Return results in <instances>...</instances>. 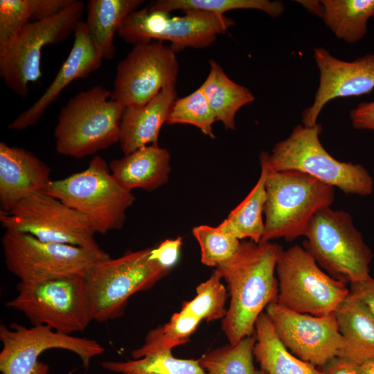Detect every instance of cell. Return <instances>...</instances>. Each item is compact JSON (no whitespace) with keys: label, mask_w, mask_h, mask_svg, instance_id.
I'll use <instances>...</instances> for the list:
<instances>
[{"label":"cell","mask_w":374,"mask_h":374,"mask_svg":"<svg viewBox=\"0 0 374 374\" xmlns=\"http://www.w3.org/2000/svg\"><path fill=\"white\" fill-rule=\"evenodd\" d=\"M322 19L337 37L348 43L367 33L368 19L374 17V0H321Z\"/></svg>","instance_id":"27"},{"label":"cell","mask_w":374,"mask_h":374,"mask_svg":"<svg viewBox=\"0 0 374 374\" xmlns=\"http://www.w3.org/2000/svg\"><path fill=\"white\" fill-rule=\"evenodd\" d=\"M216 121L206 98L198 88L191 93L175 100L166 123L191 125L199 128L206 136L214 139L213 125Z\"/></svg>","instance_id":"34"},{"label":"cell","mask_w":374,"mask_h":374,"mask_svg":"<svg viewBox=\"0 0 374 374\" xmlns=\"http://www.w3.org/2000/svg\"><path fill=\"white\" fill-rule=\"evenodd\" d=\"M265 313L282 343L299 359L317 367L337 356L341 336L335 312L314 316L273 303Z\"/></svg>","instance_id":"16"},{"label":"cell","mask_w":374,"mask_h":374,"mask_svg":"<svg viewBox=\"0 0 374 374\" xmlns=\"http://www.w3.org/2000/svg\"><path fill=\"white\" fill-rule=\"evenodd\" d=\"M177 98L176 87L172 84L143 106L125 108L118 139L124 154L149 145H158L161 128L166 123Z\"/></svg>","instance_id":"20"},{"label":"cell","mask_w":374,"mask_h":374,"mask_svg":"<svg viewBox=\"0 0 374 374\" xmlns=\"http://www.w3.org/2000/svg\"><path fill=\"white\" fill-rule=\"evenodd\" d=\"M152 248L130 251L101 260L84 273L93 321L107 322L121 317L129 299L153 287L170 271L150 258Z\"/></svg>","instance_id":"5"},{"label":"cell","mask_w":374,"mask_h":374,"mask_svg":"<svg viewBox=\"0 0 374 374\" xmlns=\"http://www.w3.org/2000/svg\"><path fill=\"white\" fill-rule=\"evenodd\" d=\"M265 186V231L260 243L304 236L314 215L330 207L335 199L334 187L295 170L268 168Z\"/></svg>","instance_id":"4"},{"label":"cell","mask_w":374,"mask_h":374,"mask_svg":"<svg viewBox=\"0 0 374 374\" xmlns=\"http://www.w3.org/2000/svg\"><path fill=\"white\" fill-rule=\"evenodd\" d=\"M110 96V90L96 85L61 107L54 130L59 154L81 159L118 142L125 107Z\"/></svg>","instance_id":"3"},{"label":"cell","mask_w":374,"mask_h":374,"mask_svg":"<svg viewBox=\"0 0 374 374\" xmlns=\"http://www.w3.org/2000/svg\"><path fill=\"white\" fill-rule=\"evenodd\" d=\"M51 168L31 152L0 143V211L9 212L29 195L44 191Z\"/></svg>","instance_id":"19"},{"label":"cell","mask_w":374,"mask_h":374,"mask_svg":"<svg viewBox=\"0 0 374 374\" xmlns=\"http://www.w3.org/2000/svg\"><path fill=\"white\" fill-rule=\"evenodd\" d=\"M355 129L374 130V101L362 103L350 112Z\"/></svg>","instance_id":"38"},{"label":"cell","mask_w":374,"mask_h":374,"mask_svg":"<svg viewBox=\"0 0 374 374\" xmlns=\"http://www.w3.org/2000/svg\"><path fill=\"white\" fill-rule=\"evenodd\" d=\"M208 74L199 87L217 121L226 130H235V117L244 106L253 103L255 97L247 87L233 81L214 60H209Z\"/></svg>","instance_id":"25"},{"label":"cell","mask_w":374,"mask_h":374,"mask_svg":"<svg viewBox=\"0 0 374 374\" xmlns=\"http://www.w3.org/2000/svg\"><path fill=\"white\" fill-rule=\"evenodd\" d=\"M310 12L322 18L323 7L321 1H297Z\"/></svg>","instance_id":"41"},{"label":"cell","mask_w":374,"mask_h":374,"mask_svg":"<svg viewBox=\"0 0 374 374\" xmlns=\"http://www.w3.org/2000/svg\"><path fill=\"white\" fill-rule=\"evenodd\" d=\"M143 0H89L87 3L88 33L103 59L115 55L114 39L127 17L139 9Z\"/></svg>","instance_id":"24"},{"label":"cell","mask_w":374,"mask_h":374,"mask_svg":"<svg viewBox=\"0 0 374 374\" xmlns=\"http://www.w3.org/2000/svg\"><path fill=\"white\" fill-rule=\"evenodd\" d=\"M217 269L196 288V296L185 301L181 310L207 322L223 319L226 314V290Z\"/></svg>","instance_id":"32"},{"label":"cell","mask_w":374,"mask_h":374,"mask_svg":"<svg viewBox=\"0 0 374 374\" xmlns=\"http://www.w3.org/2000/svg\"><path fill=\"white\" fill-rule=\"evenodd\" d=\"M322 125H298L270 153L262 152L268 168L274 171L295 170L337 187L346 194L370 195L374 181L361 164L340 161L324 148L319 139Z\"/></svg>","instance_id":"2"},{"label":"cell","mask_w":374,"mask_h":374,"mask_svg":"<svg viewBox=\"0 0 374 374\" xmlns=\"http://www.w3.org/2000/svg\"><path fill=\"white\" fill-rule=\"evenodd\" d=\"M350 294L359 300L374 317V278L350 284Z\"/></svg>","instance_id":"40"},{"label":"cell","mask_w":374,"mask_h":374,"mask_svg":"<svg viewBox=\"0 0 374 374\" xmlns=\"http://www.w3.org/2000/svg\"><path fill=\"white\" fill-rule=\"evenodd\" d=\"M319 84L311 106L302 114L303 125L312 126L323 107L336 98L358 96L374 89V54L351 62L341 60L322 47L314 49Z\"/></svg>","instance_id":"17"},{"label":"cell","mask_w":374,"mask_h":374,"mask_svg":"<svg viewBox=\"0 0 374 374\" xmlns=\"http://www.w3.org/2000/svg\"><path fill=\"white\" fill-rule=\"evenodd\" d=\"M84 4L74 0L51 19L31 21L12 39L0 44V77L17 95L26 98L28 84L42 76V48L65 40L81 21Z\"/></svg>","instance_id":"10"},{"label":"cell","mask_w":374,"mask_h":374,"mask_svg":"<svg viewBox=\"0 0 374 374\" xmlns=\"http://www.w3.org/2000/svg\"><path fill=\"white\" fill-rule=\"evenodd\" d=\"M360 374H374V358L360 364Z\"/></svg>","instance_id":"42"},{"label":"cell","mask_w":374,"mask_h":374,"mask_svg":"<svg viewBox=\"0 0 374 374\" xmlns=\"http://www.w3.org/2000/svg\"><path fill=\"white\" fill-rule=\"evenodd\" d=\"M44 192L87 216L100 234L121 229L135 200L132 192L115 180L100 156H95L84 170L51 180Z\"/></svg>","instance_id":"6"},{"label":"cell","mask_w":374,"mask_h":374,"mask_svg":"<svg viewBox=\"0 0 374 374\" xmlns=\"http://www.w3.org/2000/svg\"><path fill=\"white\" fill-rule=\"evenodd\" d=\"M1 226L38 240L86 249L100 248L89 218L42 191L19 202L10 211H0Z\"/></svg>","instance_id":"11"},{"label":"cell","mask_w":374,"mask_h":374,"mask_svg":"<svg viewBox=\"0 0 374 374\" xmlns=\"http://www.w3.org/2000/svg\"><path fill=\"white\" fill-rule=\"evenodd\" d=\"M31 16L28 0H1L0 44L15 38L31 22Z\"/></svg>","instance_id":"35"},{"label":"cell","mask_w":374,"mask_h":374,"mask_svg":"<svg viewBox=\"0 0 374 374\" xmlns=\"http://www.w3.org/2000/svg\"><path fill=\"white\" fill-rule=\"evenodd\" d=\"M201 320L183 310L173 314L170 321L149 331L143 344L132 352V359H139L148 354L172 350L186 344L197 330Z\"/></svg>","instance_id":"30"},{"label":"cell","mask_w":374,"mask_h":374,"mask_svg":"<svg viewBox=\"0 0 374 374\" xmlns=\"http://www.w3.org/2000/svg\"><path fill=\"white\" fill-rule=\"evenodd\" d=\"M256 332L235 344L215 348L199 359L201 366L208 374H265L253 364Z\"/></svg>","instance_id":"29"},{"label":"cell","mask_w":374,"mask_h":374,"mask_svg":"<svg viewBox=\"0 0 374 374\" xmlns=\"http://www.w3.org/2000/svg\"><path fill=\"white\" fill-rule=\"evenodd\" d=\"M74 0H28L31 9V21L51 19L67 9Z\"/></svg>","instance_id":"36"},{"label":"cell","mask_w":374,"mask_h":374,"mask_svg":"<svg viewBox=\"0 0 374 374\" xmlns=\"http://www.w3.org/2000/svg\"><path fill=\"white\" fill-rule=\"evenodd\" d=\"M176 53L161 41L134 46L118 62L110 99L125 107L145 105L163 88L176 84Z\"/></svg>","instance_id":"15"},{"label":"cell","mask_w":374,"mask_h":374,"mask_svg":"<svg viewBox=\"0 0 374 374\" xmlns=\"http://www.w3.org/2000/svg\"><path fill=\"white\" fill-rule=\"evenodd\" d=\"M341 346L337 356L361 364L374 358V317L350 294L335 312Z\"/></svg>","instance_id":"22"},{"label":"cell","mask_w":374,"mask_h":374,"mask_svg":"<svg viewBox=\"0 0 374 374\" xmlns=\"http://www.w3.org/2000/svg\"><path fill=\"white\" fill-rule=\"evenodd\" d=\"M304 236L303 247L332 277L350 284L371 277V250L350 213L323 208L312 217Z\"/></svg>","instance_id":"7"},{"label":"cell","mask_w":374,"mask_h":374,"mask_svg":"<svg viewBox=\"0 0 374 374\" xmlns=\"http://www.w3.org/2000/svg\"><path fill=\"white\" fill-rule=\"evenodd\" d=\"M17 290L6 305L23 313L33 326L71 335L83 331L93 321L84 274L19 281Z\"/></svg>","instance_id":"8"},{"label":"cell","mask_w":374,"mask_h":374,"mask_svg":"<svg viewBox=\"0 0 374 374\" xmlns=\"http://www.w3.org/2000/svg\"><path fill=\"white\" fill-rule=\"evenodd\" d=\"M182 238L167 239L158 247L152 248L150 258L168 269H170L178 260Z\"/></svg>","instance_id":"37"},{"label":"cell","mask_w":374,"mask_h":374,"mask_svg":"<svg viewBox=\"0 0 374 374\" xmlns=\"http://www.w3.org/2000/svg\"><path fill=\"white\" fill-rule=\"evenodd\" d=\"M182 16L153 11L148 6L130 13L118 35L134 46L153 41H168L175 53L186 48L211 46L217 36L235 24L233 19L201 10L184 11Z\"/></svg>","instance_id":"12"},{"label":"cell","mask_w":374,"mask_h":374,"mask_svg":"<svg viewBox=\"0 0 374 374\" xmlns=\"http://www.w3.org/2000/svg\"><path fill=\"white\" fill-rule=\"evenodd\" d=\"M253 355L265 374H322L315 366L293 355L282 343L267 314L258 318Z\"/></svg>","instance_id":"23"},{"label":"cell","mask_w":374,"mask_h":374,"mask_svg":"<svg viewBox=\"0 0 374 374\" xmlns=\"http://www.w3.org/2000/svg\"><path fill=\"white\" fill-rule=\"evenodd\" d=\"M277 303L303 314L334 313L348 297L346 283L324 272L304 248L294 245L283 250L277 261Z\"/></svg>","instance_id":"9"},{"label":"cell","mask_w":374,"mask_h":374,"mask_svg":"<svg viewBox=\"0 0 374 374\" xmlns=\"http://www.w3.org/2000/svg\"><path fill=\"white\" fill-rule=\"evenodd\" d=\"M101 366L121 374H208L199 359L177 358L172 350L156 352L125 361H105Z\"/></svg>","instance_id":"28"},{"label":"cell","mask_w":374,"mask_h":374,"mask_svg":"<svg viewBox=\"0 0 374 374\" xmlns=\"http://www.w3.org/2000/svg\"><path fill=\"white\" fill-rule=\"evenodd\" d=\"M322 374H360V364L336 356L321 366Z\"/></svg>","instance_id":"39"},{"label":"cell","mask_w":374,"mask_h":374,"mask_svg":"<svg viewBox=\"0 0 374 374\" xmlns=\"http://www.w3.org/2000/svg\"><path fill=\"white\" fill-rule=\"evenodd\" d=\"M201 251V262L217 267L230 259L238 250L241 242L220 224L216 226L202 224L192 229Z\"/></svg>","instance_id":"33"},{"label":"cell","mask_w":374,"mask_h":374,"mask_svg":"<svg viewBox=\"0 0 374 374\" xmlns=\"http://www.w3.org/2000/svg\"><path fill=\"white\" fill-rule=\"evenodd\" d=\"M73 33L70 53L51 83L28 109L8 125L9 130H21L35 125L67 85L100 68L104 59L89 36L85 21H80Z\"/></svg>","instance_id":"18"},{"label":"cell","mask_w":374,"mask_h":374,"mask_svg":"<svg viewBox=\"0 0 374 374\" xmlns=\"http://www.w3.org/2000/svg\"><path fill=\"white\" fill-rule=\"evenodd\" d=\"M1 374H50L47 364L39 355L50 349H62L76 354L87 369L93 358L100 355L104 348L96 341L55 331L36 325L28 328L17 323L0 326Z\"/></svg>","instance_id":"14"},{"label":"cell","mask_w":374,"mask_h":374,"mask_svg":"<svg viewBox=\"0 0 374 374\" xmlns=\"http://www.w3.org/2000/svg\"><path fill=\"white\" fill-rule=\"evenodd\" d=\"M109 166L113 177L124 189L152 191L169 179L170 154L159 145H149L113 159Z\"/></svg>","instance_id":"21"},{"label":"cell","mask_w":374,"mask_h":374,"mask_svg":"<svg viewBox=\"0 0 374 374\" xmlns=\"http://www.w3.org/2000/svg\"><path fill=\"white\" fill-rule=\"evenodd\" d=\"M148 6L151 10L166 13L178 10H201L220 15L233 10L253 9L274 17L282 15L285 10L282 2L268 0H159Z\"/></svg>","instance_id":"31"},{"label":"cell","mask_w":374,"mask_h":374,"mask_svg":"<svg viewBox=\"0 0 374 374\" xmlns=\"http://www.w3.org/2000/svg\"><path fill=\"white\" fill-rule=\"evenodd\" d=\"M283 250L271 242L243 241L230 259L215 268L229 292V305L222 321L229 344L253 335L262 310L277 302L276 268Z\"/></svg>","instance_id":"1"},{"label":"cell","mask_w":374,"mask_h":374,"mask_svg":"<svg viewBox=\"0 0 374 374\" xmlns=\"http://www.w3.org/2000/svg\"><path fill=\"white\" fill-rule=\"evenodd\" d=\"M1 244L8 270L24 282L84 274L94 262L110 257L101 248L46 242L8 230Z\"/></svg>","instance_id":"13"},{"label":"cell","mask_w":374,"mask_h":374,"mask_svg":"<svg viewBox=\"0 0 374 374\" xmlns=\"http://www.w3.org/2000/svg\"><path fill=\"white\" fill-rule=\"evenodd\" d=\"M260 175L247 197L233 209L220 224L240 240L248 238L260 243L265 231L262 218L267 200L266 179L268 168L260 154Z\"/></svg>","instance_id":"26"}]
</instances>
